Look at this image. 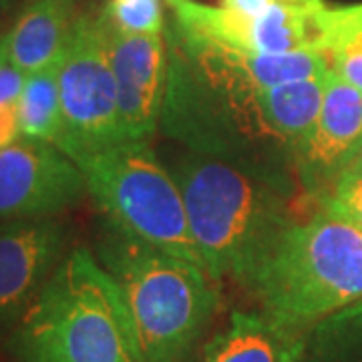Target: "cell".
I'll use <instances>...</instances> for the list:
<instances>
[{"instance_id": "cell-1", "label": "cell", "mask_w": 362, "mask_h": 362, "mask_svg": "<svg viewBox=\"0 0 362 362\" xmlns=\"http://www.w3.org/2000/svg\"><path fill=\"white\" fill-rule=\"evenodd\" d=\"M16 362H149L129 306L89 247H73L11 332Z\"/></svg>"}, {"instance_id": "cell-2", "label": "cell", "mask_w": 362, "mask_h": 362, "mask_svg": "<svg viewBox=\"0 0 362 362\" xmlns=\"http://www.w3.org/2000/svg\"><path fill=\"white\" fill-rule=\"evenodd\" d=\"M187 223L211 278L246 284L294 223L292 192L218 157L189 151L169 169Z\"/></svg>"}, {"instance_id": "cell-3", "label": "cell", "mask_w": 362, "mask_h": 362, "mask_svg": "<svg viewBox=\"0 0 362 362\" xmlns=\"http://www.w3.org/2000/svg\"><path fill=\"white\" fill-rule=\"evenodd\" d=\"M97 259L129 306L149 362H189L220 306L216 278L189 259L107 226Z\"/></svg>"}, {"instance_id": "cell-4", "label": "cell", "mask_w": 362, "mask_h": 362, "mask_svg": "<svg viewBox=\"0 0 362 362\" xmlns=\"http://www.w3.org/2000/svg\"><path fill=\"white\" fill-rule=\"evenodd\" d=\"M244 288L274 320L308 332L362 298V232L318 209L282 233Z\"/></svg>"}, {"instance_id": "cell-5", "label": "cell", "mask_w": 362, "mask_h": 362, "mask_svg": "<svg viewBox=\"0 0 362 362\" xmlns=\"http://www.w3.org/2000/svg\"><path fill=\"white\" fill-rule=\"evenodd\" d=\"M107 221L149 246L204 266L180 187L149 141H125L77 165ZM206 268V266H204Z\"/></svg>"}, {"instance_id": "cell-6", "label": "cell", "mask_w": 362, "mask_h": 362, "mask_svg": "<svg viewBox=\"0 0 362 362\" xmlns=\"http://www.w3.org/2000/svg\"><path fill=\"white\" fill-rule=\"evenodd\" d=\"M63 131L57 149L75 165L127 141L119 97L105 45L101 11L81 13L59 63Z\"/></svg>"}, {"instance_id": "cell-7", "label": "cell", "mask_w": 362, "mask_h": 362, "mask_svg": "<svg viewBox=\"0 0 362 362\" xmlns=\"http://www.w3.org/2000/svg\"><path fill=\"white\" fill-rule=\"evenodd\" d=\"M85 194L81 169L51 143L23 137L0 149V223L59 216Z\"/></svg>"}, {"instance_id": "cell-8", "label": "cell", "mask_w": 362, "mask_h": 362, "mask_svg": "<svg viewBox=\"0 0 362 362\" xmlns=\"http://www.w3.org/2000/svg\"><path fill=\"white\" fill-rule=\"evenodd\" d=\"M57 216L0 223V330H13L71 252Z\"/></svg>"}, {"instance_id": "cell-9", "label": "cell", "mask_w": 362, "mask_h": 362, "mask_svg": "<svg viewBox=\"0 0 362 362\" xmlns=\"http://www.w3.org/2000/svg\"><path fill=\"white\" fill-rule=\"evenodd\" d=\"M105 45L127 141H149L161 121L169 52L161 35L125 33L101 8Z\"/></svg>"}, {"instance_id": "cell-10", "label": "cell", "mask_w": 362, "mask_h": 362, "mask_svg": "<svg viewBox=\"0 0 362 362\" xmlns=\"http://www.w3.org/2000/svg\"><path fill=\"white\" fill-rule=\"evenodd\" d=\"M362 145V93L328 71L320 115L296 156L298 183L316 197L349 168Z\"/></svg>"}, {"instance_id": "cell-11", "label": "cell", "mask_w": 362, "mask_h": 362, "mask_svg": "<svg viewBox=\"0 0 362 362\" xmlns=\"http://www.w3.org/2000/svg\"><path fill=\"white\" fill-rule=\"evenodd\" d=\"M306 332L266 312H233L204 349L202 362H302Z\"/></svg>"}, {"instance_id": "cell-12", "label": "cell", "mask_w": 362, "mask_h": 362, "mask_svg": "<svg viewBox=\"0 0 362 362\" xmlns=\"http://www.w3.org/2000/svg\"><path fill=\"white\" fill-rule=\"evenodd\" d=\"M78 16L77 0H33L8 28V63L25 75L57 65Z\"/></svg>"}, {"instance_id": "cell-13", "label": "cell", "mask_w": 362, "mask_h": 362, "mask_svg": "<svg viewBox=\"0 0 362 362\" xmlns=\"http://www.w3.org/2000/svg\"><path fill=\"white\" fill-rule=\"evenodd\" d=\"M59 63L26 75L25 87L16 103L23 137L51 143L54 147L63 131Z\"/></svg>"}, {"instance_id": "cell-14", "label": "cell", "mask_w": 362, "mask_h": 362, "mask_svg": "<svg viewBox=\"0 0 362 362\" xmlns=\"http://www.w3.org/2000/svg\"><path fill=\"white\" fill-rule=\"evenodd\" d=\"M302 362H362V298L308 328Z\"/></svg>"}, {"instance_id": "cell-15", "label": "cell", "mask_w": 362, "mask_h": 362, "mask_svg": "<svg viewBox=\"0 0 362 362\" xmlns=\"http://www.w3.org/2000/svg\"><path fill=\"white\" fill-rule=\"evenodd\" d=\"M322 54L337 77L362 93V4L326 8Z\"/></svg>"}, {"instance_id": "cell-16", "label": "cell", "mask_w": 362, "mask_h": 362, "mask_svg": "<svg viewBox=\"0 0 362 362\" xmlns=\"http://www.w3.org/2000/svg\"><path fill=\"white\" fill-rule=\"evenodd\" d=\"M316 206L362 232V169L340 171L337 180L316 197Z\"/></svg>"}, {"instance_id": "cell-17", "label": "cell", "mask_w": 362, "mask_h": 362, "mask_svg": "<svg viewBox=\"0 0 362 362\" xmlns=\"http://www.w3.org/2000/svg\"><path fill=\"white\" fill-rule=\"evenodd\" d=\"M103 8L107 16L125 33L161 35L165 28L159 0H109Z\"/></svg>"}, {"instance_id": "cell-18", "label": "cell", "mask_w": 362, "mask_h": 362, "mask_svg": "<svg viewBox=\"0 0 362 362\" xmlns=\"http://www.w3.org/2000/svg\"><path fill=\"white\" fill-rule=\"evenodd\" d=\"M26 75L8 61L0 65V105H16L25 87Z\"/></svg>"}, {"instance_id": "cell-19", "label": "cell", "mask_w": 362, "mask_h": 362, "mask_svg": "<svg viewBox=\"0 0 362 362\" xmlns=\"http://www.w3.org/2000/svg\"><path fill=\"white\" fill-rule=\"evenodd\" d=\"M23 139L16 105H0V149Z\"/></svg>"}, {"instance_id": "cell-20", "label": "cell", "mask_w": 362, "mask_h": 362, "mask_svg": "<svg viewBox=\"0 0 362 362\" xmlns=\"http://www.w3.org/2000/svg\"><path fill=\"white\" fill-rule=\"evenodd\" d=\"M272 2L274 0H221L220 6L235 14H242L246 18H258L270 8Z\"/></svg>"}, {"instance_id": "cell-21", "label": "cell", "mask_w": 362, "mask_h": 362, "mask_svg": "<svg viewBox=\"0 0 362 362\" xmlns=\"http://www.w3.org/2000/svg\"><path fill=\"white\" fill-rule=\"evenodd\" d=\"M8 61V30H0V65Z\"/></svg>"}, {"instance_id": "cell-22", "label": "cell", "mask_w": 362, "mask_h": 362, "mask_svg": "<svg viewBox=\"0 0 362 362\" xmlns=\"http://www.w3.org/2000/svg\"><path fill=\"white\" fill-rule=\"evenodd\" d=\"M349 168H354V169H362V145H361V149H358V153L354 156V159L350 161V165ZM346 168V169H349Z\"/></svg>"}, {"instance_id": "cell-23", "label": "cell", "mask_w": 362, "mask_h": 362, "mask_svg": "<svg viewBox=\"0 0 362 362\" xmlns=\"http://www.w3.org/2000/svg\"><path fill=\"white\" fill-rule=\"evenodd\" d=\"M278 2H286V4H318L324 0H278Z\"/></svg>"}, {"instance_id": "cell-24", "label": "cell", "mask_w": 362, "mask_h": 362, "mask_svg": "<svg viewBox=\"0 0 362 362\" xmlns=\"http://www.w3.org/2000/svg\"><path fill=\"white\" fill-rule=\"evenodd\" d=\"M6 4H8V0H0V11H4Z\"/></svg>"}]
</instances>
